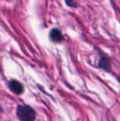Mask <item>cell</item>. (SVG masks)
<instances>
[{"label": "cell", "mask_w": 120, "mask_h": 121, "mask_svg": "<svg viewBox=\"0 0 120 121\" xmlns=\"http://www.w3.org/2000/svg\"><path fill=\"white\" fill-rule=\"evenodd\" d=\"M17 115L20 121H35V112L29 105H19L17 109Z\"/></svg>", "instance_id": "cell-1"}, {"label": "cell", "mask_w": 120, "mask_h": 121, "mask_svg": "<svg viewBox=\"0 0 120 121\" xmlns=\"http://www.w3.org/2000/svg\"><path fill=\"white\" fill-rule=\"evenodd\" d=\"M8 86H9L10 90L17 95L22 94V92L24 91V87L22 84L17 80H11L8 82Z\"/></svg>", "instance_id": "cell-2"}, {"label": "cell", "mask_w": 120, "mask_h": 121, "mask_svg": "<svg viewBox=\"0 0 120 121\" xmlns=\"http://www.w3.org/2000/svg\"><path fill=\"white\" fill-rule=\"evenodd\" d=\"M50 37L51 39V40H53L54 42H56V43L62 42L64 40V37L62 31L58 28H54L50 30Z\"/></svg>", "instance_id": "cell-3"}, {"label": "cell", "mask_w": 120, "mask_h": 121, "mask_svg": "<svg viewBox=\"0 0 120 121\" xmlns=\"http://www.w3.org/2000/svg\"><path fill=\"white\" fill-rule=\"evenodd\" d=\"M99 67L105 71H110V61L107 57H101L99 62Z\"/></svg>", "instance_id": "cell-4"}, {"label": "cell", "mask_w": 120, "mask_h": 121, "mask_svg": "<svg viewBox=\"0 0 120 121\" xmlns=\"http://www.w3.org/2000/svg\"><path fill=\"white\" fill-rule=\"evenodd\" d=\"M66 3H67V6L69 7H77V4L75 2V0H65Z\"/></svg>", "instance_id": "cell-5"}]
</instances>
